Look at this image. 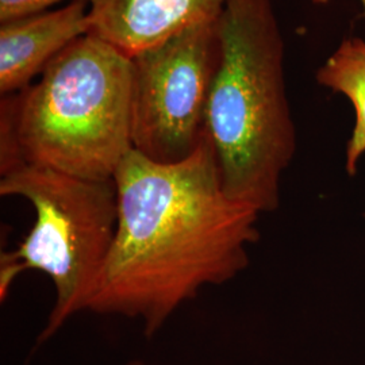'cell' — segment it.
Instances as JSON below:
<instances>
[{
	"label": "cell",
	"instance_id": "cell-1",
	"mask_svg": "<svg viewBox=\"0 0 365 365\" xmlns=\"http://www.w3.org/2000/svg\"><path fill=\"white\" fill-rule=\"evenodd\" d=\"M113 179L117 233L86 310L140 319L152 339L182 303L248 267L260 212L223 192L206 129L178 163L131 149Z\"/></svg>",
	"mask_w": 365,
	"mask_h": 365
},
{
	"label": "cell",
	"instance_id": "cell-2",
	"mask_svg": "<svg viewBox=\"0 0 365 365\" xmlns=\"http://www.w3.org/2000/svg\"><path fill=\"white\" fill-rule=\"evenodd\" d=\"M131 57L86 34L0 101V175L24 164L108 180L131 144Z\"/></svg>",
	"mask_w": 365,
	"mask_h": 365
},
{
	"label": "cell",
	"instance_id": "cell-3",
	"mask_svg": "<svg viewBox=\"0 0 365 365\" xmlns=\"http://www.w3.org/2000/svg\"><path fill=\"white\" fill-rule=\"evenodd\" d=\"M220 61L206 130L223 192L262 212L280 205L297 150L284 80V39L272 0H229L218 19Z\"/></svg>",
	"mask_w": 365,
	"mask_h": 365
},
{
	"label": "cell",
	"instance_id": "cell-4",
	"mask_svg": "<svg viewBox=\"0 0 365 365\" xmlns=\"http://www.w3.org/2000/svg\"><path fill=\"white\" fill-rule=\"evenodd\" d=\"M0 195L26 199L36 221L24 241L0 256V299L15 279L39 271L52 280L56 300L37 344L48 342L86 303L110 255L118 225L114 179L92 180L24 164L0 175Z\"/></svg>",
	"mask_w": 365,
	"mask_h": 365
},
{
	"label": "cell",
	"instance_id": "cell-5",
	"mask_svg": "<svg viewBox=\"0 0 365 365\" xmlns=\"http://www.w3.org/2000/svg\"><path fill=\"white\" fill-rule=\"evenodd\" d=\"M220 51L214 21L131 57L133 149L164 164L182 161L195 150L206 129Z\"/></svg>",
	"mask_w": 365,
	"mask_h": 365
},
{
	"label": "cell",
	"instance_id": "cell-6",
	"mask_svg": "<svg viewBox=\"0 0 365 365\" xmlns=\"http://www.w3.org/2000/svg\"><path fill=\"white\" fill-rule=\"evenodd\" d=\"M90 34L129 57L218 21L229 0H88Z\"/></svg>",
	"mask_w": 365,
	"mask_h": 365
},
{
	"label": "cell",
	"instance_id": "cell-7",
	"mask_svg": "<svg viewBox=\"0 0 365 365\" xmlns=\"http://www.w3.org/2000/svg\"><path fill=\"white\" fill-rule=\"evenodd\" d=\"M90 1L72 0L0 24V93L24 91L30 81L76 39L90 34Z\"/></svg>",
	"mask_w": 365,
	"mask_h": 365
},
{
	"label": "cell",
	"instance_id": "cell-8",
	"mask_svg": "<svg viewBox=\"0 0 365 365\" xmlns=\"http://www.w3.org/2000/svg\"><path fill=\"white\" fill-rule=\"evenodd\" d=\"M317 81L344 95L353 106L354 126L346 145V170L353 176L365 155V39H342L336 51L317 71Z\"/></svg>",
	"mask_w": 365,
	"mask_h": 365
},
{
	"label": "cell",
	"instance_id": "cell-9",
	"mask_svg": "<svg viewBox=\"0 0 365 365\" xmlns=\"http://www.w3.org/2000/svg\"><path fill=\"white\" fill-rule=\"evenodd\" d=\"M61 0H0V24L31 14L42 13Z\"/></svg>",
	"mask_w": 365,
	"mask_h": 365
},
{
	"label": "cell",
	"instance_id": "cell-10",
	"mask_svg": "<svg viewBox=\"0 0 365 365\" xmlns=\"http://www.w3.org/2000/svg\"><path fill=\"white\" fill-rule=\"evenodd\" d=\"M315 4H327L330 0H312ZM361 4V11H363V19L365 22V0H359Z\"/></svg>",
	"mask_w": 365,
	"mask_h": 365
},
{
	"label": "cell",
	"instance_id": "cell-11",
	"mask_svg": "<svg viewBox=\"0 0 365 365\" xmlns=\"http://www.w3.org/2000/svg\"><path fill=\"white\" fill-rule=\"evenodd\" d=\"M122 365H149V364H146V363H145V361H143V360H135V359H134V360H130V361H128V363H125V364H122Z\"/></svg>",
	"mask_w": 365,
	"mask_h": 365
}]
</instances>
